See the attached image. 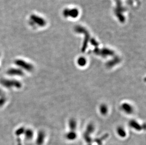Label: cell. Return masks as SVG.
Wrapping results in <instances>:
<instances>
[{
	"label": "cell",
	"mask_w": 146,
	"mask_h": 145,
	"mask_svg": "<svg viewBox=\"0 0 146 145\" xmlns=\"http://www.w3.org/2000/svg\"><path fill=\"white\" fill-rule=\"evenodd\" d=\"M122 108L123 111L125 112L127 114H131L133 111L132 107L129 104L126 103L123 104L122 105Z\"/></svg>",
	"instance_id": "1"
},
{
	"label": "cell",
	"mask_w": 146,
	"mask_h": 145,
	"mask_svg": "<svg viewBox=\"0 0 146 145\" xmlns=\"http://www.w3.org/2000/svg\"><path fill=\"white\" fill-rule=\"evenodd\" d=\"M66 139L69 140H75L77 137V134L76 132L72 130L68 132L66 135Z\"/></svg>",
	"instance_id": "2"
},
{
	"label": "cell",
	"mask_w": 146,
	"mask_h": 145,
	"mask_svg": "<svg viewBox=\"0 0 146 145\" xmlns=\"http://www.w3.org/2000/svg\"><path fill=\"white\" fill-rule=\"evenodd\" d=\"M69 126L71 130L74 131L77 127V122L74 119H70L69 122Z\"/></svg>",
	"instance_id": "3"
},
{
	"label": "cell",
	"mask_w": 146,
	"mask_h": 145,
	"mask_svg": "<svg viewBox=\"0 0 146 145\" xmlns=\"http://www.w3.org/2000/svg\"><path fill=\"white\" fill-rule=\"evenodd\" d=\"M117 134L121 137H124L126 136V133L123 127H118L117 129Z\"/></svg>",
	"instance_id": "4"
},
{
	"label": "cell",
	"mask_w": 146,
	"mask_h": 145,
	"mask_svg": "<svg viewBox=\"0 0 146 145\" xmlns=\"http://www.w3.org/2000/svg\"><path fill=\"white\" fill-rule=\"evenodd\" d=\"M130 127H132L134 129L137 130H141L142 128L140 124H138L137 122L135 121H131L130 122Z\"/></svg>",
	"instance_id": "5"
},
{
	"label": "cell",
	"mask_w": 146,
	"mask_h": 145,
	"mask_svg": "<svg viewBox=\"0 0 146 145\" xmlns=\"http://www.w3.org/2000/svg\"><path fill=\"white\" fill-rule=\"evenodd\" d=\"M99 111L100 112L101 114H103V115L106 114L108 112V107L105 105L103 104L100 106Z\"/></svg>",
	"instance_id": "6"
},
{
	"label": "cell",
	"mask_w": 146,
	"mask_h": 145,
	"mask_svg": "<svg viewBox=\"0 0 146 145\" xmlns=\"http://www.w3.org/2000/svg\"><path fill=\"white\" fill-rule=\"evenodd\" d=\"M77 63L78 66H81V67H83V66H85V65H86V60L84 57H79V59L77 61Z\"/></svg>",
	"instance_id": "7"
},
{
	"label": "cell",
	"mask_w": 146,
	"mask_h": 145,
	"mask_svg": "<svg viewBox=\"0 0 146 145\" xmlns=\"http://www.w3.org/2000/svg\"><path fill=\"white\" fill-rule=\"evenodd\" d=\"M89 134L88 133H85L84 136V137L85 139V140H86L87 142L88 143H91L92 142V139L89 136Z\"/></svg>",
	"instance_id": "8"
},
{
	"label": "cell",
	"mask_w": 146,
	"mask_h": 145,
	"mask_svg": "<svg viewBox=\"0 0 146 145\" xmlns=\"http://www.w3.org/2000/svg\"><path fill=\"white\" fill-rule=\"evenodd\" d=\"M87 133H89V134H90L92 132H93L94 130V126L92 125V124H90L89 125H88V126L87 127Z\"/></svg>",
	"instance_id": "9"
},
{
	"label": "cell",
	"mask_w": 146,
	"mask_h": 145,
	"mask_svg": "<svg viewBox=\"0 0 146 145\" xmlns=\"http://www.w3.org/2000/svg\"><path fill=\"white\" fill-rule=\"evenodd\" d=\"M43 140H44V135L43 134H41L39 136V139L38 140V144L39 145L42 144V143L43 142Z\"/></svg>",
	"instance_id": "10"
},
{
	"label": "cell",
	"mask_w": 146,
	"mask_h": 145,
	"mask_svg": "<svg viewBox=\"0 0 146 145\" xmlns=\"http://www.w3.org/2000/svg\"><path fill=\"white\" fill-rule=\"evenodd\" d=\"M91 145V144H89V145Z\"/></svg>",
	"instance_id": "11"
}]
</instances>
